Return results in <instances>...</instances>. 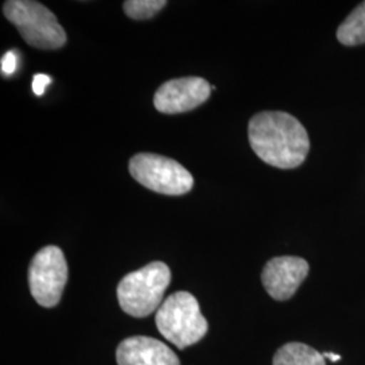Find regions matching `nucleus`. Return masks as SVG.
Returning a JSON list of instances; mask_svg holds the SVG:
<instances>
[{
    "label": "nucleus",
    "instance_id": "obj_14",
    "mask_svg": "<svg viewBox=\"0 0 365 365\" xmlns=\"http://www.w3.org/2000/svg\"><path fill=\"white\" fill-rule=\"evenodd\" d=\"M52 83V78L48 76V75H43V73H37L34 75L33 78V91L37 95V96H42L45 88Z\"/></svg>",
    "mask_w": 365,
    "mask_h": 365
},
{
    "label": "nucleus",
    "instance_id": "obj_8",
    "mask_svg": "<svg viewBox=\"0 0 365 365\" xmlns=\"http://www.w3.org/2000/svg\"><path fill=\"white\" fill-rule=\"evenodd\" d=\"M310 271L309 262L295 256H282L268 261L261 280L274 300L291 299Z\"/></svg>",
    "mask_w": 365,
    "mask_h": 365
},
{
    "label": "nucleus",
    "instance_id": "obj_5",
    "mask_svg": "<svg viewBox=\"0 0 365 365\" xmlns=\"http://www.w3.org/2000/svg\"><path fill=\"white\" fill-rule=\"evenodd\" d=\"M131 176L150 191L164 195H184L194 187L192 175L170 157L138 153L129 161Z\"/></svg>",
    "mask_w": 365,
    "mask_h": 365
},
{
    "label": "nucleus",
    "instance_id": "obj_10",
    "mask_svg": "<svg viewBox=\"0 0 365 365\" xmlns=\"http://www.w3.org/2000/svg\"><path fill=\"white\" fill-rule=\"evenodd\" d=\"M274 365H327L322 353L302 342H288L274 353Z\"/></svg>",
    "mask_w": 365,
    "mask_h": 365
},
{
    "label": "nucleus",
    "instance_id": "obj_4",
    "mask_svg": "<svg viewBox=\"0 0 365 365\" xmlns=\"http://www.w3.org/2000/svg\"><path fill=\"white\" fill-rule=\"evenodd\" d=\"M3 14L33 48L56 51L66 45L64 29L56 15L38 1L9 0L3 4Z\"/></svg>",
    "mask_w": 365,
    "mask_h": 365
},
{
    "label": "nucleus",
    "instance_id": "obj_9",
    "mask_svg": "<svg viewBox=\"0 0 365 365\" xmlns=\"http://www.w3.org/2000/svg\"><path fill=\"white\" fill-rule=\"evenodd\" d=\"M117 361L118 365H180L168 345L144 336L123 339L118 346Z\"/></svg>",
    "mask_w": 365,
    "mask_h": 365
},
{
    "label": "nucleus",
    "instance_id": "obj_2",
    "mask_svg": "<svg viewBox=\"0 0 365 365\" xmlns=\"http://www.w3.org/2000/svg\"><path fill=\"white\" fill-rule=\"evenodd\" d=\"M170 283L168 265L161 261L150 262L120 280L117 288L119 306L131 317L145 318L160 309Z\"/></svg>",
    "mask_w": 365,
    "mask_h": 365
},
{
    "label": "nucleus",
    "instance_id": "obj_3",
    "mask_svg": "<svg viewBox=\"0 0 365 365\" xmlns=\"http://www.w3.org/2000/svg\"><path fill=\"white\" fill-rule=\"evenodd\" d=\"M156 327L163 337L179 349L199 342L209 330L197 300L187 291L175 292L163 302L157 310Z\"/></svg>",
    "mask_w": 365,
    "mask_h": 365
},
{
    "label": "nucleus",
    "instance_id": "obj_12",
    "mask_svg": "<svg viewBox=\"0 0 365 365\" xmlns=\"http://www.w3.org/2000/svg\"><path fill=\"white\" fill-rule=\"evenodd\" d=\"M165 6V0H128L123 3V11L131 19L145 21L153 18Z\"/></svg>",
    "mask_w": 365,
    "mask_h": 365
},
{
    "label": "nucleus",
    "instance_id": "obj_13",
    "mask_svg": "<svg viewBox=\"0 0 365 365\" xmlns=\"http://www.w3.org/2000/svg\"><path fill=\"white\" fill-rule=\"evenodd\" d=\"M18 68V56L14 51L6 53L1 58V75L11 76Z\"/></svg>",
    "mask_w": 365,
    "mask_h": 365
},
{
    "label": "nucleus",
    "instance_id": "obj_15",
    "mask_svg": "<svg viewBox=\"0 0 365 365\" xmlns=\"http://www.w3.org/2000/svg\"><path fill=\"white\" fill-rule=\"evenodd\" d=\"M324 354V357L325 359H329V360H331L333 363H336V361H339L341 360V356L339 354H334V353H322Z\"/></svg>",
    "mask_w": 365,
    "mask_h": 365
},
{
    "label": "nucleus",
    "instance_id": "obj_6",
    "mask_svg": "<svg viewBox=\"0 0 365 365\" xmlns=\"http://www.w3.org/2000/svg\"><path fill=\"white\" fill-rule=\"evenodd\" d=\"M68 280V264L63 250L49 245L33 257L29 268V284L39 306L51 309L58 304Z\"/></svg>",
    "mask_w": 365,
    "mask_h": 365
},
{
    "label": "nucleus",
    "instance_id": "obj_1",
    "mask_svg": "<svg viewBox=\"0 0 365 365\" xmlns=\"http://www.w3.org/2000/svg\"><path fill=\"white\" fill-rule=\"evenodd\" d=\"M249 144L264 163L279 170L298 168L310 150L303 125L283 111H262L249 120Z\"/></svg>",
    "mask_w": 365,
    "mask_h": 365
},
{
    "label": "nucleus",
    "instance_id": "obj_7",
    "mask_svg": "<svg viewBox=\"0 0 365 365\" xmlns=\"http://www.w3.org/2000/svg\"><path fill=\"white\" fill-rule=\"evenodd\" d=\"M211 86L202 78H180L165 81L155 93V107L163 114H182L203 105Z\"/></svg>",
    "mask_w": 365,
    "mask_h": 365
},
{
    "label": "nucleus",
    "instance_id": "obj_11",
    "mask_svg": "<svg viewBox=\"0 0 365 365\" xmlns=\"http://www.w3.org/2000/svg\"><path fill=\"white\" fill-rule=\"evenodd\" d=\"M337 38L345 46L365 43V1L357 6L337 30Z\"/></svg>",
    "mask_w": 365,
    "mask_h": 365
}]
</instances>
